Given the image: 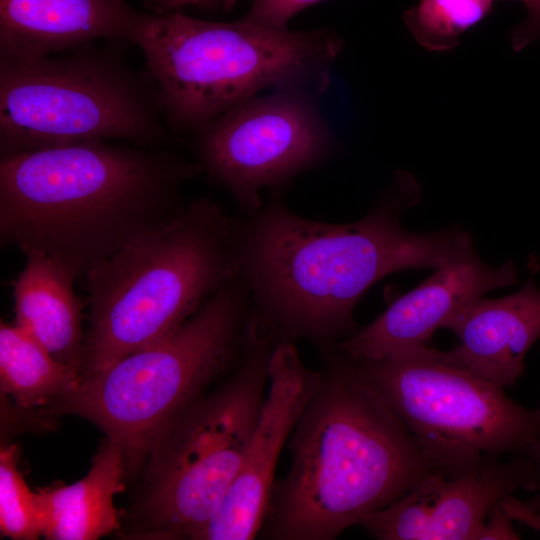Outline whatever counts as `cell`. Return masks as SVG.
Instances as JSON below:
<instances>
[{
	"instance_id": "ba28073f",
	"label": "cell",
	"mask_w": 540,
	"mask_h": 540,
	"mask_svg": "<svg viewBox=\"0 0 540 540\" xmlns=\"http://www.w3.org/2000/svg\"><path fill=\"white\" fill-rule=\"evenodd\" d=\"M251 322L248 353L229 380L182 411L152 450L143 515L147 534L195 539L234 481L268 380L271 325Z\"/></svg>"
},
{
	"instance_id": "7402d4cb",
	"label": "cell",
	"mask_w": 540,
	"mask_h": 540,
	"mask_svg": "<svg viewBox=\"0 0 540 540\" xmlns=\"http://www.w3.org/2000/svg\"><path fill=\"white\" fill-rule=\"evenodd\" d=\"M503 498L496 502L490 510L480 540L520 539V536L513 528L511 517L505 510Z\"/></svg>"
},
{
	"instance_id": "e0dca14e",
	"label": "cell",
	"mask_w": 540,
	"mask_h": 540,
	"mask_svg": "<svg viewBox=\"0 0 540 540\" xmlns=\"http://www.w3.org/2000/svg\"><path fill=\"white\" fill-rule=\"evenodd\" d=\"M127 464L123 446L108 437L84 478L71 485L38 489L42 535L50 540H94L117 529L113 497L122 489Z\"/></svg>"
},
{
	"instance_id": "cb8c5ba5",
	"label": "cell",
	"mask_w": 540,
	"mask_h": 540,
	"mask_svg": "<svg viewBox=\"0 0 540 540\" xmlns=\"http://www.w3.org/2000/svg\"><path fill=\"white\" fill-rule=\"evenodd\" d=\"M158 12L178 11L186 6L207 10L229 9L235 0H151Z\"/></svg>"
},
{
	"instance_id": "d6986e66",
	"label": "cell",
	"mask_w": 540,
	"mask_h": 540,
	"mask_svg": "<svg viewBox=\"0 0 540 540\" xmlns=\"http://www.w3.org/2000/svg\"><path fill=\"white\" fill-rule=\"evenodd\" d=\"M494 0H418L403 16L414 39L432 52L453 50L461 36L482 22Z\"/></svg>"
},
{
	"instance_id": "484cf974",
	"label": "cell",
	"mask_w": 540,
	"mask_h": 540,
	"mask_svg": "<svg viewBox=\"0 0 540 540\" xmlns=\"http://www.w3.org/2000/svg\"><path fill=\"white\" fill-rule=\"evenodd\" d=\"M520 1H522L525 4L526 10H528L532 6V3H533V0H520Z\"/></svg>"
},
{
	"instance_id": "9a60e30c",
	"label": "cell",
	"mask_w": 540,
	"mask_h": 540,
	"mask_svg": "<svg viewBox=\"0 0 540 540\" xmlns=\"http://www.w3.org/2000/svg\"><path fill=\"white\" fill-rule=\"evenodd\" d=\"M536 263L523 287L498 298L483 296L457 312L444 326L459 345L440 351L442 358L499 387L513 385L524 371V358L540 338V290Z\"/></svg>"
},
{
	"instance_id": "3957f363",
	"label": "cell",
	"mask_w": 540,
	"mask_h": 540,
	"mask_svg": "<svg viewBox=\"0 0 540 540\" xmlns=\"http://www.w3.org/2000/svg\"><path fill=\"white\" fill-rule=\"evenodd\" d=\"M340 358L292 432L291 465L272 486L262 527L271 539H334L443 473L355 364Z\"/></svg>"
},
{
	"instance_id": "6da1fadb",
	"label": "cell",
	"mask_w": 540,
	"mask_h": 540,
	"mask_svg": "<svg viewBox=\"0 0 540 540\" xmlns=\"http://www.w3.org/2000/svg\"><path fill=\"white\" fill-rule=\"evenodd\" d=\"M421 198L406 172L362 219L332 224L303 218L273 200L240 223V276L261 315L299 334L350 331L353 311L376 282L407 269H436L473 245L448 228L414 233L401 224Z\"/></svg>"
},
{
	"instance_id": "2e32d148",
	"label": "cell",
	"mask_w": 540,
	"mask_h": 540,
	"mask_svg": "<svg viewBox=\"0 0 540 540\" xmlns=\"http://www.w3.org/2000/svg\"><path fill=\"white\" fill-rule=\"evenodd\" d=\"M25 265L14 282L15 324L30 333L58 361L80 369L85 335L84 303L74 290L75 277L38 252H25Z\"/></svg>"
},
{
	"instance_id": "7c38bea8",
	"label": "cell",
	"mask_w": 540,
	"mask_h": 540,
	"mask_svg": "<svg viewBox=\"0 0 540 540\" xmlns=\"http://www.w3.org/2000/svg\"><path fill=\"white\" fill-rule=\"evenodd\" d=\"M324 374L308 368L296 347L277 344L268 362L270 388L239 471L195 540H248L262 529L280 452L320 389Z\"/></svg>"
},
{
	"instance_id": "5b68a950",
	"label": "cell",
	"mask_w": 540,
	"mask_h": 540,
	"mask_svg": "<svg viewBox=\"0 0 540 540\" xmlns=\"http://www.w3.org/2000/svg\"><path fill=\"white\" fill-rule=\"evenodd\" d=\"M173 133H196L267 87L323 90L341 40L179 11L143 14L134 35Z\"/></svg>"
},
{
	"instance_id": "ac0fdd59",
	"label": "cell",
	"mask_w": 540,
	"mask_h": 540,
	"mask_svg": "<svg viewBox=\"0 0 540 540\" xmlns=\"http://www.w3.org/2000/svg\"><path fill=\"white\" fill-rule=\"evenodd\" d=\"M80 369L56 360L30 333L14 324L0 325L1 390L22 408L59 400L73 392Z\"/></svg>"
},
{
	"instance_id": "52a82bcc",
	"label": "cell",
	"mask_w": 540,
	"mask_h": 540,
	"mask_svg": "<svg viewBox=\"0 0 540 540\" xmlns=\"http://www.w3.org/2000/svg\"><path fill=\"white\" fill-rule=\"evenodd\" d=\"M249 296L241 277L227 283L164 339L83 378L56 412L97 424L131 463L233 364Z\"/></svg>"
},
{
	"instance_id": "d4e9b609",
	"label": "cell",
	"mask_w": 540,
	"mask_h": 540,
	"mask_svg": "<svg viewBox=\"0 0 540 540\" xmlns=\"http://www.w3.org/2000/svg\"><path fill=\"white\" fill-rule=\"evenodd\" d=\"M526 452L537 464L540 471V439L532 442L526 449ZM537 490L538 492L534 497L522 501V503L528 510L540 517V486Z\"/></svg>"
},
{
	"instance_id": "5bb4252c",
	"label": "cell",
	"mask_w": 540,
	"mask_h": 540,
	"mask_svg": "<svg viewBox=\"0 0 540 540\" xmlns=\"http://www.w3.org/2000/svg\"><path fill=\"white\" fill-rule=\"evenodd\" d=\"M143 14L127 0H0V62L59 54L100 38L132 43Z\"/></svg>"
},
{
	"instance_id": "8fae6325",
	"label": "cell",
	"mask_w": 540,
	"mask_h": 540,
	"mask_svg": "<svg viewBox=\"0 0 540 540\" xmlns=\"http://www.w3.org/2000/svg\"><path fill=\"white\" fill-rule=\"evenodd\" d=\"M540 471L528 453L484 455L468 472L453 478L433 473L384 509L361 520L381 540L480 539L488 514L517 490L534 491Z\"/></svg>"
},
{
	"instance_id": "4fadbf2b",
	"label": "cell",
	"mask_w": 540,
	"mask_h": 540,
	"mask_svg": "<svg viewBox=\"0 0 540 540\" xmlns=\"http://www.w3.org/2000/svg\"><path fill=\"white\" fill-rule=\"evenodd\" d=\"M517 283L512 261L493 267L470 246L435 269L424 282L393 301L366 327L339 341L335 350L354 362L380 360L427 345L438 328L484 293Z\"/></svg>"
},
{
	"instance_id": "9c48e42d",
	"label": "cell",
	"mask_w": 540,
	"mask_h": 540,
	"mask_svg": "<svg viewBox=\"0 0 540 540\" xmlns=\"http://www.w3.org/2000/svg\"><path fill=\"white\" fill-rule=\"evenodd\" d=\"M352 362L448 478L473 469L484 455L525 452L540 439V406L516 404L502 387L427 345Z\"/></svg>"
},
{
	"instance_id": "ffe728a7",
	"label": "cell",
	"mask_w": 540,
	"mask_h": 540,
	"mask_svg": "<svg viewBox=\"0 0 540 540\" xmlns=\"http://www.w3.org/2000/svg\"><path fill=\"white\" fill-rule=\"evenodd\" d=\"M0 530L17 540L38 539L42 535L35 492L30 491L17 468V448L5 446L0 452Z\"/></svg>"
},
{
	"instance_id": "277c9868",
	"label": "cell",
	"mask_w": 540,
	"mask_h": 540,
	"mask_svg": "<svg viewBox=\"0 0 540 540\" xmlns=\"http://www.w3.org/2000/svg\"><path fill=\"white\" fill-rule=\"evenodd\" d=\"M239 238L220 203L198 198L92 269L82 379L164 339L240 277Z\"/></svg>"
},
{
	"instance_id": "603a6c76",
	"label": "cell",
	"mask_w": 540,
	"mask_h": 540,
	"mask_svg": "<svg viewBox=\"0 0 540 540\" xmlns=\"http://www.w3.org/2000/svg\"><path fill=\"white\" fill-rule=\"evenodd\" d=\"M534 40H540V0H533L525 20L511 31L515 51H521Z\"/></svg>"
},
{
	"instance_id": "7a4b0ae2",
	"label": "cell",
	"mask_w": 540,
	"mask_h": 540,
	"mask_svg": "<svg viewBox=\"0 0 540 540\" xmlns=\"http://www.w3.org/2000/svg\"><path fill=\"white\" fill-rule=\"evenodd\" d=\"M166 147L90 140L0 157V244L48 256L75 279L184 204L202 173Z\"/></svg>"
},
{
	"instance_id": "30bf717a",
	"label": "cell",
	"mask_w": 540,
	"mask_h": 540,
	"mask_svg": "<svg viewBox=\"0 0 540 540\" xmlns=\"http://www.w3.org/2000/svg\"><path fill=\"white\" fill-rule=\"evenodd\" d=\"M307 88H279L229 109L194 133L197 162L250 216L261 191L320 164L334 149L328 126Z\"/></svg>"
},
{
	"instance_id": "44dd1931",
	"label": "cell",
	"mask_w": 540,
	"mask_h": 540,
	"mask_svg": "<svg viewBox=\"0 0 540 540\" xmlns=\"http://www.w3.org/2000/svg\"><path fill=\"white\" fill-rule=\"evenodd\" d=\"M321 0H254L243 21L273 30H286L290 19Z\"/></svg>"
},
{
	"instance_id": "8992f818",
	"label": "cell",
	"mask_w": 540,
	"mask_h": 540,
	"mask_svg": "<svg viewBox=\"0 0 540 540\" xmlns=\"http://www.w3.org/2000/svg\"><path fill=\"white\" fill-rule=\"evenodd\" d=\"M173 135L150 74L113 48L0 62L1 156L90 140L166 147Z\"/></svg>"
}]
</instances>
